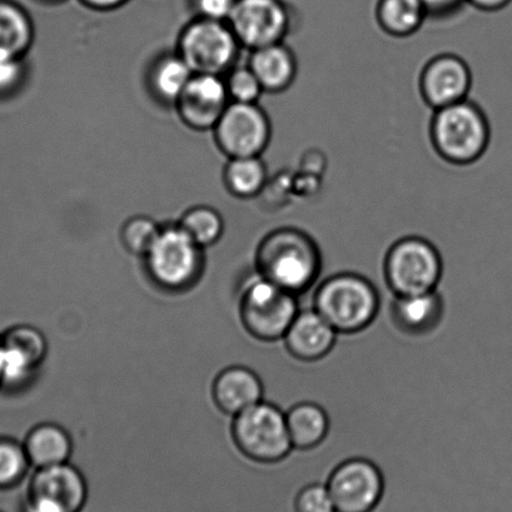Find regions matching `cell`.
I'll return each mask as SVG.
<instances>
[{"label": "cell", "mask_w": 512, "mask_h": 512, "mask_svg": "<svg viewBox=\"0 0 512 512\" xmlns=\"http://www.w3.org/2000/svg\"><path fill=\"white\" fill-rule=\"evenodd\" d=\"M42 2H47V3H59V2H62V0H42Z\"/></svg>", "instance_id": "d590c367"}, {"label": "cell", "mask_w": 512, "mask_h": 512, "mask_svg": "<svg viewBox=\"0 0 512 512\" xmlns=\"http://www.w3.org/2000/svg\"><path fill=\"white\" fill-rule=\"evenodd\" d=\"M430 141L437 156L445 162L452 166H470L489 149L491 124L479 104L465 99L434 111Z\"/></svg>", "instance_id": "3957f363"}, {"label": "cell", "mask_w": 512, "mask_h": 512, "mask_svg": "<svg viewBox=\"0 0 512 512\" xmlns=\"http://www.w3.org/2000/svg\"><path fill=\"white\" fill-rule=\"evenodd\" d=\"M225 83L231 102L258 103L265 93L255 73L247 66H236L226 73Z\"/></svg>", "instance_id": "f1b7e54d"}, {"label": "cell", "mask_w": 512, "mask_h": 512, "mask_svg": "<svg viewBox=\"0 0 512 512\" xmlns=\"http://www.w3.org/2000/svg\"><path fill=\"white\" fill-rule=\"evenodd\" d=\"M231 435L237 450L256 464H275L293 450L286 412L272 401L263 400L233 417Z\"/></svg>", "instance_id": "52a82bcc"}, {"label": "cell", "mask_w": 512, "mask_h": 512, "mask_svg": "<svg viewBox=\"0 0 512 512\" xmlns=\"http://www.w3.org/2000/svg\"><path fill=\"white\" fill-rule=\"evenodd\" d=\"M442 272V253L429 238L401 237L385 251L384 277L395 296L421 295L437 290Z\"/></svg>", "instance_id": "5b68a950"}, {"label": "cell", "mask_w": 512, "mask_h": 512, "mask_svg": "<svg viewBox=\"0 0 512 512\" xmlns=\"http://www.w3.org/2000/svg\"><path fill=\"white\" fill-rule=\"evenodd\" d=\"M465 2L485 13L505 11L512 4V0H465Z\"/></svg>", "instance_id": "e575fe53"}, {"label": "cell", "mask_w": 512, "mask_h": 512, "mask_svg": "<svg viewBox=\"0 0 512 512\" xmlns=\"http://www.w3.org/2000/svg\"><path fill=\"white\" fill-rule=\"evenodd\" d=\"M162 226L148 216L129 218L121 231V241L124 248L134 256L144 257L156 242Z\"/></svg>", "instance_id": "83f0119b"}, {"label": "cell", "mask_w": 512, "mask_h": 512, "mask_svg": "<svg viewBox=\"0 0 512 512\" xmlns=\"http://www.w3.org/2000/svg\"><path fill=\"white\" fill-rule=\"evenodd\" d=\"M32 465L23 442L0 436V491L12 490L27 479Z\"/></svg>", "instance_id": "4316f807"}, {"label": "cell", "mask_w": 512, "mask_h": 512, "mask_svg": "<svg viewBox=\"0 0 512 512\" xmlns=\"http://www.w3.org/2000/svg\"><path fill=\"white\" fill-rule=\"evenodd\" d=\"M285 412L293 449H311L326 439L330 417L321 405L312 401H298Z\"/></svg>", "instance_id": "44dd1931"}, {"label": "cell", "mask_w": 512, "mask_h": 512, "mask_svg": "<svg viewBox=\"0 0 512 512\" xmlns=\"http://www.w3.org/2000/svg\"><path fill=\"white\" fill-rule=\"evenodd\" d=\"M296 512H336L325 482H313L303 487L296 497Z\"/></svg>", "instance_id": "f546056e"}, {"label": "cell", "mask_w": 512, "mask_h": 512, "mask_svg": "<svg viewBox=\"0 0 512 512\" xmlns=\"http://www.w3.org/2000/svg\"><path fill=\"white\" fill-rule=\"evenodd\" d=\"M177 225L203 250L220 242L225 233V220L216 208L210 206L190 208L183 213Z\"/></svg>", "instance_id": "484cf974"}, {"label": "cell", "mask_w": 512, "mask_h": 512, "mask_svg": "<svg viewBox=\"0 0 512 512\" xmlns=\"http://www.w3.org/2000/svg\"><path fill=\"white\" fill-rule=\"evenodd\" d=\"M230 103L223 76L193 74L175 108L186 127L196 132H207L213 131Z\"/></svg>", "instance_id": "9a60e30c"}, {"label": "cell", "mask_w": 512, "mask_h": 512, "mask_svg": "<svg viewBox=\"0 0 512 512\" xmlns=\"http://www.w3.org/2000/svg\"><path fill=\"white\" fill-rule=\"evenodd\" d=\"M236 0H193L197 17L227 22Z\"/></svg>", "instance_id": "1f68e13d"}, {"label": "cell", "mask_w": 512, "mask_h": 512, "mask_svg": "<svg viewBox=\"0 0 512 512\" xmlns=\"http://www.w3.org/2000/svg\"><path fill=\"white\" fill-rule=\"evenodd\" d=\"M266 387L262 377L250 367H227L216 376L212 399L223 414L235 417L265 400Z\"/></svg>", "instance_id": "2e32d148"}, {"label": "cell", "mask_w": 512, "mask_h": 512, "mask_svg": "<svg viewBox=\"0 0 512 512\" xmlns=\"http://www.w3.org/2000/svg\"><path fill=\"white\" fill-rule=\"evenodd\" d=\"M300 310V298L267 281L257 272L243 287L238 302L242 327L263 344L283 340Z\"/></svg>", "instance_id": "8992f818"}, {"label": "cell", "mask_w": 512, "mask_h": 512, "mask_svg": "<svg viewBox=\"0 0 512 512\" xmlns=\"http://www.w3.org/2000/svg\"><path fill=\"white\" fill-rule=\"evenodd\" d=\"M327 487L336 512H374L384 497L385 479L376 462L356 457L336 467Z\"/></svg>", "instance_id": "4fadbf2b"}, {"label": "cell", "mask_w": 512, "mask_h": 512, "mask_svg": "<svg viewBox=\"0 0 512 512\" xmlns=\"http://www.w3.org/2000/svg\"><path fill=\"white\" fill-rule=\"evenodd\" d=\"M47 355V338L37 327L8 328L0 335V392L18 394L28 389Z\"/></svg>", "instance_id": "9c48e42d"}, {"label": "cell", "mask_w": 512, "mask_h": 512, "mask_svg": "<svg viewBox=\"0 0 512 512\" xmlns=\"http://www.w3.org/2000/svg\"><path fill=\"white\" fill-rule=\"evenodd\" d=\"M241 49L227 22L197 17L182 29L176 53L195 74L225 76L237 66Z\"/></svg>", "instance_id": "ba28073f"}, {"label": "cell", "mask_w": 512, "mask_h": 512, "mask_svg": "<svg viewBox=\"0 0 512 512\" xmlns=\"http://www.w3.org/2000/svg\"><path fill=\"white\" fill-rule=\"evenodd\" d=\"M429 18H447L459 11L465 0H420Z\"/></svg>", "instance_id": "d6a6232c"}, {"label": "cell", "mask_w": 512, "mask_h": 512, "mask_svg": "<svg viewBox=\"0 0 512 512\" xmlns=\"http://www.w3.org/2000/svg\"><path fill=\"white\" fill-rule=\"evenodd\" d=\"M472 72L464 58L442 53L422 68L419 89L422 101L432 111L469 99Z\"/></svg>", "instance_id": "5bb4252c"}, {"label": "cell", "mask_w": 512, "mask_h": 512, "mask_svg": "<svg viewBox=\"0 0 512 512\" xmlns=\"http://www.w3.org/2000/svg\"><path fill=\"white\" fill-rule=\"evenodd\" d=\"M247 66L255 73L265 93L286 92L296 81L297 58L283 42L251 51Z\"/></svg>", "instance_id": "d6986e66"}, {"label": "cell", "mask_w": 512, "mask_h": 512, "mask_svg": "<svg viewBox=\"0 0 512 512\" xmlns=\"http://www.w3.org/2000/svg\"><path fill=\"white\" fill-rule=\"evenodd\" d=\"M390 313L395 325L409 335H425L440 325L445 315L444 295L437 290L421 295L395 296L392 293Z\"/></svg>", "instance_id": "ac0fdd59"}, {"label": "cell", "mask_w": 512, "mask_h": 512, "mask_svg": "<svg viewBox=\"0 0 512 512\" xmlns=\"http://www.w3.org/2000/svg\"><path fill=\"white\" fill-rule=\"evenodd\" d=\"M191 68L178 54H164L149 71V89L159 102L175 107L193 77Z\"/></svg>", "instance_id": "cb8c5ba5"}, {"label": "cell", "mask_w": 512, "mask_h": 512, "mask_svg": "<svg viewBox=\"0 0 512 512\" xmlns=\"http://www.w3.org/2000/svg\"><path fill=\"white\" fill-rule=\"evenodd\" d=\"M375 17L387 36L409 38L420 31L429 14L420 0H379Z\"/></svg>", "instance_id": "603a6c76"}, {"label": "cell", "mask_w": 512, "mask_h": 512, "mask_svg": "<svg viewBox=\"0 0 512 512\" xmlns=\"http://www.w3.org/2000/svg\"><path fill=\"white\" fill-rule=\"evenodd\" d=\"M268 181L266 163L261 156L228 158L223 183L230 195L241 200L260 196Z\"/></svg>", "instance_id": "d4e9b609"}, {"label": "cell", "mask_w": 512, "mask_h": 512, "mask_svg": "<svg viewBox=\"0 0 512 512\" xmlns=\"http://www.w3.org/2000/svg\"><path fill=\"white\" fill-rule=\"evenodd\" d=\"M382 262L384 258L369 272L349 266L333 273L323 272L315 288L300 297L301 307L315 308L338 333L365 330L380 311L381 292L377 273Z\"/></svg>", "instance_id": "6da1fadb"}, {"label": "cell", "mask_w": 512, "mask_h": 512, "mask_svg": "<svg viewBox=\"0 0 512 512\" xmlns=\"http://www.w3.org/2000/svg\"><path fill=\"white\" fill-rule=\"evenodd\" d=\"M23 445L34 469L69 462L73 452L71 434L54 422H42L34 426L26 435Z\"/></svg>", "instance_id": "ffe728a7"}, {"label": "cell", "mask_w": 512, "mask_h": 512, "mask_svg": "<svg viewBox=\"0 0 512 512\" xmlns=\"http://www.w3.org/2000/svg\"><path fill=\"white\" fill-rule=\"evenodd\" d=\"M26 77L24 58L0 57V96L16 92Z\"/></svg>", "instance_id": "4dcf8cb0"}, {"label": "cell", "mask_w": 512, "mask_h": 512, "mask_svg": "<svg viewBox=\"0 0 512 512\" xmlns=\"http://www.w3.org/2000/svg\"><path fill=\"white\" fill-rule=\"evenodd\" d=\"M88 495L86 477L71 462L43 467L29 477L24 512H82Z\"/></svg>", "instance_id": "30bf717a"}, {"label": "cell", "mask_w": 512, "mask_h": 512, "mask_svg": "<svg viewBox=\"0 0 512 512\" xmlns=\"http://www.w3.org/2000/svg\"><path fill=\"white\" fill-rule=\"evenodd\" d=\"M82 6L96 12H112L126 6L129 0H78Z\"/></svg>", "instance_id": "836d02e7"}, {"label": "cell", "mask_w": 512, "mask_h": 512, "mask_svg": "<svg viewBox=\"0 0 512 512\" xmlns=\"http://www.w3.org/2000/svg\"><path fill=\"white\" fill-rule=\"evenodd\" d=\"M255 265L258 275L300 298L320 282L325 272V256L310 232L287 226L262 238Z\"/></svg>", "instance_id": "7a4b0ae2"}, {"label": "cell", "mask_w": 512, "mask_h": 512, "mask_svg": "<svg viewBox=\"0 0 512 512\" xmlns=\"http://www.w3.org/2000/svg\"><path fill=\"white\" fill-rule=\"evenodd\" d=\"M143 260L149 280L169 293L192 290L205 271V250L178 225L162 227Z\"/></svg>", "instance_id": "277c9868"}, {"label": "cell", "mask_w": 512, "mask_h": 512, "mask_svg": "<svg viewBox=\"0 0 512 512\" xmlns=\"http://www.w3.org/2000/svg\"><path fill=\"white\" fill-rule=\"evenodd\" d=\"M227 23L250 52L282 43L292 28L291 12L283 0H236Z\"/></svg>", "instance_id": "7c38bea8"}, {"label": "cell", "mask_w": 512, "mask_h": 512, "mask_svg": "<svg viewBox=\"0 0 512 512\" xmlns=\"http://www.w3.org/2000/svg\"><path fill=\"white\" fill-rule=\"evenodd\" d=\"M0 512H2V511H0Z\"/></svg>", "instance_id": "8d00e7d4"}, {"label": "cell", "mask_w": 512, "mask_h": 512, "mask_svg": "<svg viewBox=\"0 0 512 512\" xmlns=\"http://www.w3.org/2000/svg\"><path fill=\"white\" fill-rule=\"evenodd\" d=\"M212 132L227 158L256 157L271 142L272 124L260 104L231 102Z\"/></svg>", "instance_id": "8fae6325"}, {"label": "cell", "mask_w": 512, "mask_h": 512, "mask_svg": "<svg viewBox=\"0 0 512 512\" xmlns=\"http://www.w3.org/2000/svg\"><path fill=\"white\" fill-rule=\"evenodd\" d=\"M338 332L311 306L301 307L283 337V344L293 357L316 361L330 354Z\"/></svg>", "instance_id": "e0dca14e"}, {"label": "cell", "mask_w": 512, "mask_h": 512, "mask_svg": "<svg viewBox=\"0 0 512 512\" xmlns=\"http://www.w3.org/2000/svg\"><path fill=\"white\" fill-rule=\"evenodd\" d=\"M34 36V24L26 9L13 0H0V57H26Z\"/></svg>", "instance_id": "7402d4cb"}]
</instances>
